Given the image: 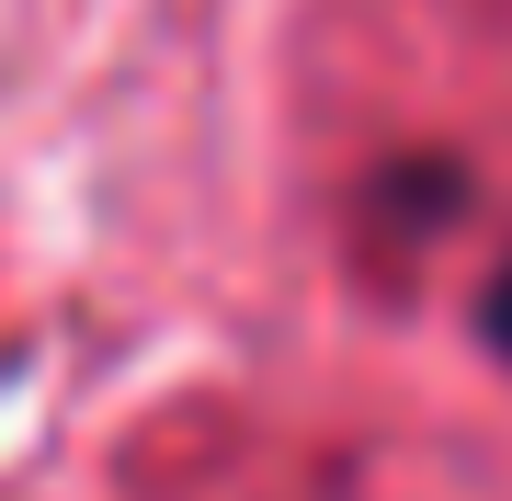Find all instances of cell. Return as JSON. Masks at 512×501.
I'll return each mask as SVG.
<instances>
[{"mask_svg": "<svg viewBox=\"0 0 512 501\" xmlns=\"http://www.w3.org/2000/svg\"><path fill=\"white\" fill-rule=\"evenodd\" d=\"M490 342H501V353H512V274H501V285H490Z\"/></svg>", "mask_w": 512, "mask_h": 501, "instance_id": "1", "label": "cell"}]
</instances>
